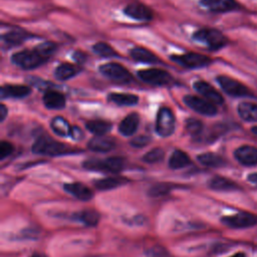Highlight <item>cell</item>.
Instances as JSON below:
<instances>
[{
	"label": "cell",
	"mask_w": 257,
	"mask_h": 257,
	"mask_svg": "<svg viewBox=\"0 0 257 257\" xmlns=\"http://www.w3.org/2000/svg\"><path fill=\"white\" fill-rule=\"evenodd\" d=\"M12 62L22 69H34L48 58L37 48L26 49L12 55Z\"/></svg>",
	"instance_id": "cell-1"
},
{
	"label": "cell",
	"mask_w": 257,
	"mask_h": 257,
	"mask_svg": "<svg viewBox=\"0 0 257 257\" xmlns=\"http://www.w3.org/2000/svg\"><path fill=\"white\" fill-rule=\"evenodd\" d=\"M32 152L46 156H60L71 153L70 148L48 137L38 138L32 146Z\"/></svg>",
	"instance_id": "cell-2"
},
{
	"label": "cell",
	"mask_w": 257,
	"mask_h": 257,
	"mask_svg": "<svg viewBox=\"0 0 257 257\" xmlns=\"http://www.w3.org/2000/svg\"><path fill=\"white\" fill-rule=\"evenodd\" d=\"M125 165V160L120 157H110L104 160H87L83 163V167L87 170L118 173Z\"/></svg>",
	"instance_id": "cell-3"
},
{
	"label": "cell",
	"mask_w": 257,
	"mask_h": 257,
	"mask_svg": "<svg viewBox=\"0 0 257 257\" xmlns=\"http://www.w3.org/2000/svg\"><path fill=\"white\" fill-rule=\"evenodd\" d=\"M193 37L195 40L205 43L212 49L221 48L227 43L226 37L220 31L212 28L200 29L194 33Z\"/></svg>",
	"instance_id": "cell-4"
},
{
	"label": "cell",
	"mask_w": 257,
	"mask_h": 257,
	"mask_svg": "<svg viewBox=\"0 0 257 257\" xmlns=\"http://www.w3.org/2000/svg\"><path fill=\"white\" fill-rule=\"evenodd\" d=\"M175 115L169 107L160 108L157 121H156V131L162 137H169L175 131Z\"/></svg>",
	"instance_id": "cell-5"
},
{
	"label": "cell",
	"mask_w": 257,
	"mask_h": 257,
	"mask_svg": "<svg viewBox=\"0 0 257 257\" xmlns=\"http://www.w3.org/2000/svg\"><path fill=\"white\" fill-rule=\"evenodd\" d=\"M99 70L104 76L115 82L127 83L133 79L132 74L126 70V68L118 63L110 62L103 64L99 67Z\"/></svg>",
	"instance_id": "cell-6"
},
{
	"label": "cell",
	"mask_w": 257,
	"mask_h": 257,
	"mask_svg": "<svg viewBox=\"0 0 257 257\" xmlns=\"http://www.w3.org/2000/svg\"><path fill=\"white\" fill-rule=\"evenodd\" d=\"M138 76L145 82L152 85H166L172 81L169 72L159 68H149L138 71Z\"/></svg>",
	"instance_id": "cell-7"
},
{
	"label": "cell",
	"mask_w": 257,
	"mask_h": 257,
	"mask_svg": "<svg viewBox=\"0 0 257 257\" xmlns=\"http://www.w3.org/2000/svg\"><path fill=\"white\" fill-rule=\"evenodd\" d=\"M172 60L189 68H199L211 63V59L203 54L189 52L181 55H172Z\"/></svg>",
	"instance_id": "cell-8"
},
{
	"label": "cell",
	"mask_w": 257,
	"mask_h": 257,
	"mask_svg": "<svg viewBox=\"0 0 257 257\" xmlns=\"http://www.w3.org/2000/svg\"><path fill=\"white\" fill-rule=\"evenodd\" d=\"M217 81L219 82V84L221 85L223 90L226 91L230 95H233V96H249V95H252V93L248 89V87H246L241 82H239V81H237V80H235L231 77L221 75V76L217 77Z\"/></svg>",
	"instance_id": "cell-9"
},
{
	"label": "cell",
	"mask_w": 257,
	"mask_h": 257,
	"mask_svg": "<svg viewBox=\"0 0 257 257\" xmlns=\"http://www.w3.org/2000/svg\"><path fill=\"white\" fill-rule=\"evenodd\" d=\"M184 101L190 108L198 113L205 115H214L217 113V108L214 103L207 99L195 95H187L184 97Z\"/></svg>",
	"instance_id": "cell-10"
},
{
	"label": "cell",
	"mask_w": 257,
	"mask_h": 257,
	"mask_svg": "<svg viewBox=\"0 0 257 257\" xmlns=\"http://www.w3.org/2000/svg\"><path fill=\"white\" fill-rule=\"evenodd\" d=\"M222 223L231 228H245L253 226L257 223V217L249 213H238L232 216H226L222 219Z\"/></svg>",
	"instance_id": "cell-11"
},
{
	"label": "cell",
	"mask_w": 257,
	"mask_h": 257,
	"mask_svg": "<svg viewBox=\"0 0 257 257\" xmlns=\"http://www.w3.org/2000/svg\"><path fill=\"white\" fill-rule=\"evenodd\" d=\"M123 12L128 17L139 20V21H150L154 17L152 10L149 7H147L146 5L141 4V3L128 4L124 8Z\"/></svg>",
	"instance_id": "cell-12"
},
{
	"label": "cell",
	"mask_w": 257,
	"mask_h": 257,
	"mask_svg": "<svg viewBox=\"0 0 257 257\" xmlns=\"http://www.w3.org/2000/svg\"><path fill=\"white\" fill-rule=\"evenodd\" d=\"M195 89L201 93L207 100L213 102V103H222L223 102V97L222 95L208 82L199 80L194 83Z\"/></svg>",
	"instance_id": "cell-13"
},
{
	"label": "cell",
	"mask_w": 257,
	"mask_h": 257,
	"mask_svg": "<svg viewBox=\"0 0 257 257\" xmlns=\"http://www.w3.org/2000/svg\"><path fill=\"white\" fill-rule=\"evenodd\" d=\"M63 188L67 193H69L70 195L74 196L76 199L81 201H88L93 196L92 191L82 183L75 182V183L64 184Z\"/></svg>",
	"instance_id": "cell-14"
},
{
	"label": "cell",
	"mask_w": 257,
	"mask_h": 257,
	"mask_svg": "<svg viewBox=\"0 0 257 257\" xmlns=\"http://www.w3.org/2000/svg\"><path fill=\"white\" fill-rule=\"evenodd\" d=\"M201 4L213 12H227L238 7L235 0H201Z\"/></svg>",
	"instance_id": "cell-15"
},
{
	"label": "cell",
	"mask_w": 257,
	"mask_h": 257,
	"mask_svg": "<svg viewBox=\"0 0 257 257\" xmlns=\"http://www.w3.org/2000/svg\"><path fill=\"white\" fill-rule=\"evenodd\" d=\"M235 158L243 165L251 166L257 164V148L243 146L235 151Z\"/></svg>",
	"instance_id": "cell-16"
},
{
	"label": "cell",
	"mask_w": 257,
	"mask_h": 257,
	"mask_svg": "<svg viewBox=\"0 0 257 257\" xmlns=\"http://www.w3.org/2000/svg\"><path fill=\"white\" fill-rule=\"evenodd\" d=\"M87 147L89 150L93 152H99V153H105L111 151L115 147V142L112 138L103 137V136H96L95 138L91 139Z\"/></svg>",
	"instance_id": "cell-17"
},
{
	"label": "cell",
	"mask_w": 257,
	"mask_h": 257,
	"mask_svg": "<svg viewBox=\"0 0 257 257\" xmlns=\"http://www.w3.org/2000/svg\"><path fill=\"white\" fill-rule=\"evenodd\" d=\"M43 102L49 109H61L65 106V97L55 90H47L43 94Z\"/></svg>",
	"instance_id": "cell-18"
},
{
	"label": "cell",
	"mask_w": 257,
	"mask_h": 257,
	"mask_svg": "<svg viewBox=\"0 0 257 257\" xmlns=\"http://www.w3.org/2000/svg\"><path fill=\"white\" fill-rule=\"evenodd\" d=\"M140 123V116L138 113H130L127 114L119 123L118 125V131L121 135L127 137L132 136L136 133V131L139 127Z\"/></svg>",
	"instance_id": "cell-19"
},
{
	"label": "cell",
	"mask_w": 257,
	"mask_h": 257,
	"mask_svg": "<svg viewBox=\"0 0 257 257\" xmlns=\"http://www.w3.org/2000/svg\"><path fill=\"white\" fill-rule=\"evenodd\" d=\"M30 93V88L27 85L20 84H5L1 87V97H23Z\"/></svg>",
	"instance_id": "cell-20"
},
{
	"label": "cell",
	"mask_w": 257,
	"mask_h": 257,
	"mask_svg": "<svg viewBox=\"0 0 257 257\" xmlns=\"http://www.w3.org/2000/svg\"><path fill=\"white\" fill-rule=\"evenodd\" d=\"M131 56L140 62L145 63H158L160 62V59L157 55H155L150 50L143 48V47H135L130 51Z\"/></svg>",
	"instance_id": "cell-21"
},
{
	"label": "cell",
	"mask_w": 257,
	"mask_h": 257,
	"mask_svg": "<svg viewBox=\"0 0 257 257\" xmlns=\"http://www.w3.org/2000/svg\"><path fill=\"white\" fill-rule=\"evenodd\" d=\"M127 182L126 179L124 178H118V177H108V178H103L100 180H97L94 182V186L96 189L100 191H106V190H111L114 188H117Z\"/></svg>",
	"instance_id": "cell-22"
},
{
	"label": "cell",
	"mask_w": 257,
	"mask_h": 257,
	"mask_svg": "<svg viewBox=\"0 0 257 257\" xmlns=\"http://www.w3.org/2000/svg\"><path fill=\"white\" fill-rule=\"evenodd\" d=\"M108 100L118 105H135L139 102V97L131 93H118L111 92L107 96Z\"/></svg>",
	"instance_id": "cell-23"
},
{
	"label": "cell",
	"mask_w": 257,
	"mask_h": 257,
	"mask_svg": "<svg viewBox=\"0 0 257 257\" xmlns=\"http://www.w3.org/2000/svg\"><path fill=\"white\" fill-rule=\"evenodd\" d=\"M190 163H191V160L185 152H183L181 150H176L170 157L169 167L171 169L177 170V169H182V168L188 166Z\"/></svg>",
	"instance_id": "cell-24"
},
{
	"label": "cell",
	"mask_w": 257,
	"mask_h": 257,
	"mask_svg": "<svg viewBox=\"0 0 257 257\" xmlns=\"http://www.w3.org/2000/svg\"><path fill=\"white\" fill-rule=\"evenodd\" d=\"M239 115L247 121H257V104L242 102L238 106Z\"/></svg>",
	"instance_id": "cell-25"
},
{
	"label": "cell",
	"mask_w": 257,
	"mask_h": 257,
	"mask_svg": "<svg viewBox=\"0 0 257 257\" xmlns=\"http://www.w3.org/2000/svg\"><path fill=\"white\" fill-rule=\"evenodd\" d=\"M197 159L202 165L210 168H218L225 165V160L214 153H205L199 155Z\"/></svg>",
	"instance_id": "cell-26"
},
{
	"label": "cell",
	"mask_w": 257,
	"mask_h": 257,
	"mask_svg": "<svg viewBox=\"0 0 257 257\" xmlns=\"http://www.w3.org/2000/svg\"><path fill=\"white\" fill-rule=\"evenodd\" d=\"M79 69L70 63H62L58 65L54 71V74L57 79L59 80H66L68 78H71L75 74H77Z\"/></svg>",
	"instance_id": "cell-27"
},
{
	"label": "cell",
	"mask_w": 257,
	"mask_h": 257,
	"mask_svg": "<svg viewBox=\"0 0 257 257\" xmlns=\"http://www.w3.org/2000/svg\"><path fill=\"white\" fill-rule=\"evenodd\" d=\"M51 128L56 135L61 137H67L70 136L72 127L70 126L69 122L63 117L55 116L51 121Z\"/></svg>",
	"instance_id": "cell-28"
},
{
	"label": "cell",
	"mask_w": 257,
	"mask_h": 257,
	"mask_svg": "<svg viewBox=\"0 0 257 257\" xmlns=\"http://www.w3.org/2000/svg\"><path fill=\"white\" fill-rule=\"evenodd\" d=\"M209 187L216 191H232L237 189V185L229 179L215 177L209 182Z\"/></svg>",
	"instance_id": "cell-29"
},
{
	"label": "cell",
	"mask_w": 257,
	"mask_h": 257,
	"mask_svg": "<svg viewBox=\"0 0 257 257\" xmlns=\"http://www.w3.org/2000/svg\"><path fill=\"white\" fill-rule=\"evenodd\" d=\"M86 128L96 136H103L111 128V123L106 120H90L86 123Z\"/></svg>",
	"instance_id": "cell-30"
},
{
	"label": "cell",
	"mask_w": 257,
	"mask_h": 257,
	"mask_svg": "<svg viewBox=\"0 0 257 257\" xmlns=\"http://www.w3.org/2000/svg\"><path fill=\"white\" fill-rule=\"evenodd\" d=\"M26 34L22 31H10L2 35V43L8 47L19 45L26 39Z\"/></svg>",
	"instance_id": "cell-31"
},
{
	"label": "cell",
	"mask_w": 257,
	"mask_h": 257,
	"mask_svg": "<svg viewBox=\"0 0 257 257\" xmlns=\"http://www.w3.org/2000/svg\"><path fill=\"white\" fill-rule=\"evenodd\" d=\"M76 219L86 226H95L99 221V215L94 210H84L75 215Z\"/></svg>",
	"instance_id": "cell-32"
},
{
	"label": "cell",
	"mask_w": 257,
	"mask_h": 257,
	"mask_svg": "<svg viewBox=\"0 0 257 257\" xmlns=\"http://www.w3.org/2000/svg\"><path fill=\"white\" fill-rule=\"evenodd\" d=\"M93 51L103 57H112V56H116L117 53L116 51L107 43L105 42H97L93 45L92 47Z\"/></svg>",
	"instance_id": "cell-33"
},
{
	"label": "cell",
	"mask_w": 257,
	"mask_h": 257,
	"mask_svg": "<svg viewBox=\"0 0 257 257\" xmlns=\"http://www.w3.org/2000/svg\"><path fill=\"white\" fill-rule=\"evenodd\" d=\"M164 156H165V152L161 148H155V149L151 150L150 152H148L144 156L143 160L146 163L155 164V163H158V162L162 161L164 159Z\"/></svg>",
	"instance_id": "cell-34"
},
{
	"label": "cell",
	"mask_w": 257,
	"mask_h": 257,
	"mask_svg": "<svg viewBox=\"0 0 257 257\" xmlns=\"http://www.w3.org/2000/svg\"><path fill=\"white\" fill-rule=\"evenodd\" d=\"M186 130L192 136H198L202 133L203 123L196 118H189L186 121Z\"/></svg>",
	"instance_id": "cell-35"
},
{
	"label": "cell",
	"mask_w": 257,
	"mask_h": 257,
	"mask_svg": "<svg viewBox=\"0 0 257 257\" xmlns=\"http://www.w3.org/2000/svg\"><path fill=\"white\" fill-rule=\"evenodd\" d=\"M14 151L12 144L6 141H2L0 144V159L4 160L8 156H10Z\"/></svg>",
	"instance_id": "cell-36"
},
{
	"label": "cell",
	"mask_w": 257,
	"mask_h": 257,
	"mask_svg": "<svg viewBox=\"0 0 257 257\" xmlns=\"http://www.w3.org/2000/svg\"><path fill=\"white\" fill-rule=\"evenodd\" d=\"M151 143V138L148 136H139L131 141V145L136 148H143Z\"/></svg>",
	"instance_id": "cell-37"
},
{
	"label": "cell",
	"mask_w": 257,
	"mask_h": 257,
	"mask_svg": "<svg viewBox=\"0 0 257 257\" xmlns=\"http://www.w3.org/2000/svg\"><path fill=\"white\" fill-rule=\"evenodd\" d=\"M170 191V187L166 185H157L151 188L150 190V195L151 196H161L164 194H167Z\"/></svg>",
	"instance_id": "cell-38"
},
{
	"label": "cell",
	"mask_w": 257,
	"mask_h": 257,
	"mask_svg": "<svg viewBox=\"0 0 257 257\" xmlns=\"http://www.w3.org/2000/svg\"><path fill=\"white\" fill-rule=\"evenodd\" d=\"M70 137L73 139V140H80L82 137H83V134L81 132V130L77 126H72L71 128V133H70Z\"/></svg>",
	"instance_id": "cell-39"
},
{
	"label": "cell",
	"mask_w": 257,
	"mask_h": 257,
	"mask_svg": "<svg viewBox=\"0 0 257 257\" xmlns=\"http://www.w3.org/2000/svg\"><path fill=\"white\" fill-rule=\"evenodd\" d=\"M74 59L77 61V62H83L84 60H85V54L83 53V52H79V51H77V52H75L74 53Z\"/></svg>",
	"instance_id": "cell-40"
},
{
	"label": "cell",
	"mask_w": 257,
	"mask_h": 257,
	"mask_svg": "<svg viewBox=\"0 0 257 257\" xmlns=\"http://www.w3.org/2000/svg\"><path fill=\"white\" fill-rule=\"evenodd\" d=\"M6 114H7V108L4 104H1L0 106V116H1V121H3L6 117Z\"/></svg>",
	"instance_id": "cell-41"
},
{
	"label": "cell",
	"mask_w": 257,
	"mask_h": 257,
	"mask_svg": "<svg viewBox=\"0 0 257 257\" xmlns=\"http://www.w3.org/2000/svg\"><path fill=\"white\" fill-rule=\"evenodd\" d=\"M249 181L255 185H257V173L256 174H252L249 176Z\"/></svg>",
	"instance_id": "cell-42"
},
{
	"label": "cell",
	"mask_w": 257,
	"mask_h": 257,
	"mask_svg": "<svg viewBox=\"0 0 257 257\" xmlns=\"http://www.w3.org/2000/svg\"><path fill=\"white\" fill-rule=\"evenodd\" d=\"M231 257H245V255H244V253H236V254H234V255H232Z\"/></svg>",
	"instance_id": "cell-43"
},
{
	"label": "cell",
	"mask_w": 257,
	"mask_h": 257,
	"mask_svg": "<svg viewBox=\"0 0 257 257\" xmlns=\"http://www.w3.org/2000/svg\"><path fill=\"white\" fill-rule=\"evenodd\" d=\"M30 257H46V256L43 255V254H40V253H35L32 256H30Z\"/></svg>",
	"instance_id": "cell-44"
},
{
	"label": "cell",
	"mask_w": 257,
	"mask_h": 257,
	"mask_svg": "<svg viewBox=\"0 0 257 257\" xmlns=\"http://www.w3.org/2000/svg\"><path fill=\"white\" fill-rule=\"evenodd\" d=\"M251 131H252V133H253V134H254V135L257 137V126H254V127H252V130H251Z\"/></svg>",
	"instance_id": "cell-45"
}]
</instances>
